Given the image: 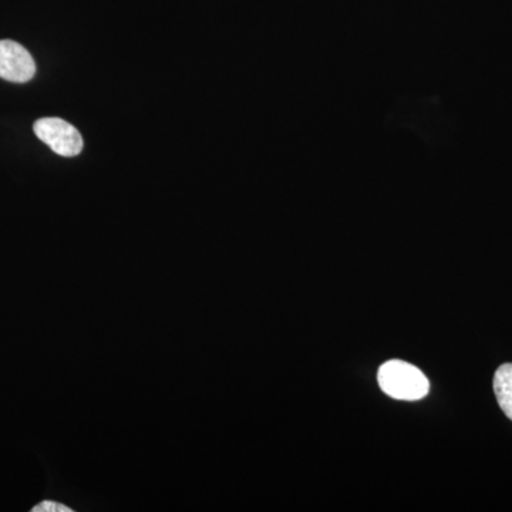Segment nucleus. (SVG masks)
Instances as JSON below:
<instances>
[{"label": "nucleus", "mask_w": 512, "mask_h": 512, "mask_svg": "<svg viewBox=\"0 0 512 512\" xmlns=\"http://www.w3.org/2000/svg\"><path fill=\"white\" fill-rule=\"evenodd\" d=\"M380 389L387 396L397 400L423 399L430 390V383L427 377L416 366L402 360H390L380 367L379 375Z\"/></svg>", "instance_id": "obj_1"}, {"label": "nucleus", "mask_w": 512, "mask_h": 512, "mask_svg": "<svg viewBox=\"0 0 512 512\" xmlns=\"http://www.w3.org/2000/svg\"><path fill=\"white\" fill-rule=\"evenodd\" d=\"M35 134L56 154L63 157H76L82 153L83 138L77 128L57 117L37 120L33 126Z\"/></svg>", "instance_id": "obj_2"}, {"label": "nucleus", "mask_w": 512, "mask_h": 512, "mask_svg": "<svg viewBox=\"0 0 512 512\" xmlns=\"http://www.w3.org/2000/svg\"><path fill=\"white\" fill-rule=\"evenodd\" d=\"M35 73V60L25 47L13 40H0V79L26 83Z\"/></svg>", "instance_id": "obj_3"}, {"label": "nucleus", "mask_w": 512, "mask_h": 512, "mask_svg": "<svg viewBox=\"0 0 512 512\" xmlns=\"http://www.w3.org/2000/svg\"><path fill=\"white\" fill-rule=\"evenodd\" d=\"M494 392L501 410L512 420V363L501 366L495 372Z\"/></svg>", "instance_id": "obj_4"}, {"label": "nucleus", "mask_w": 512, "mask_h": 512, "mask_svg": "<svg viewBox=\"0 0 512 512\" xmlns=\"http://www.w3.org/2000/svg\"><path fill=\"white\" fill-rule=\"evenodd\" d=\"M72 508L66 507L64 504L56 503V501H42L32 508V512H72Z\"/></svg>", "instance_id": "obj_5"}]
</instances>
